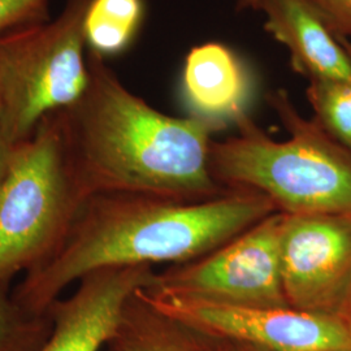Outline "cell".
<instances>
[{"instance_id": "6da1fadb", "label": "cell", "mask_w": 351, "mask_h": 351, "mask_svg": "<svg viewBox=\"0 0 351 351\" xmlns=\"http://www.w3.org/2000/svg\"><path fill=\"white\" fill-rule=\"evenodd\" d=\"M104 60L88 50V88L75 104L55 113L84 201L98 194L207 201L228 193L210 171L219 130L191 116L158 111Z\"/></svg>"}, {"instance_id": "7a4b0ae2", "label": "cell", "mask_w": 351, "mask_h": 351, "mask_svg": "<svg viewBox=\"0 0 351 351\" xmlns=\"http://www.w3.org/2000/svg\"><path fill=\"white\" fill-rule=\"evenodd\" d=\"M278 213L262 194L229 190L207 201L139 194L86 198L56 252L13 289L27 313L46 315L72 282L108 267L186 263Z\"/></svg>"}, {"instance_id": "3957f363", "label": "cell", "mask_w": 351, "mask_h": 351, "mask_svg": "<svg viewBox=\"0 0 351 351\" xmlns=\"http://www.w3.org/2000/svg\"><path fill=\"white\" fill-rule=\"evenodd\" d=\"M288 132L276 141L250 114L236 123L237 133L213 139L210 171L228 190L262 194L285 215L351 213V152L314 116H302L287 90L265 97Z\"/></svg>"}, {"instance_id": "277c9868", "label": "cell", "mask_w": 351, "mask_h": 351, "mask_svg": "<svg viewBox=\"0 0 351 351\" xmlns=\"http://www.w3.org/2000/svg\"><path fill=\"white\" fill-rule=\"evenodd\" d=\"M82 203L52 113L13 146L0 189V281L11 282L50 259Z\"/></svg>"}, {"instance_id": "5b68a950", "label": "cell", "mask_w": 351, "mask_h": 351, "mask_svg": "<svg viewBox=\"0 0 351 351\" xmlns=\"http://www.w3.org/2000/svg\"><path fill=\"white\" fill-rule=\"evenodd\" d=\"M91 0H66L55 19L0 38V124L12 145L75 104L88 85L85 17Z\"/></svg>"}, {"instance_id": "8992f818", "label": "cell", "mask_w": 351, "mask_h": 351, "mask_svg": "<svg viewBox=\"0 0 351 351\" xmlns=\"http://www.w3.org/2000/svg\"><path fill=\"white\" fill-rule=\"evenodd\" d=\"M284 221L285 213H274L208 254L155 274L142 289L185 301L290 307L280 259Z\"/></svg>"}, {"instance_id": "52a82bcc", "label": "cell", "mask_w": 351, "mask_h": 351, "mask_svg": "<svg viewBox=\"0 0 351 351\" xmlns=\"http://www.w3.org/2000/svg\"><path fill=\"white\" fill-rule=\"evenodd\" d=\"M139 291L164 314L228 342L267 351L351 350V326L339 315L213 304Z\"/></svg>"}, {"instance_id": "ba28073f", "label": "cell", "mask_w": 351, "mask_h": 351, "mask_svg": "<svg viewBox=\"0 0 351 351\" xmlns=\"http://www.w3.org/2000/svg\"><path fill=\"white\" fill-rule=\"evenodd\" d=\"M280 259L291 308L339 315L351 285V213L285 215Z\"/></svg>"}, {"instance_id": "9c48e42d", "label": "cell", "mask_w": 351, "mask_h": 351, "mask_svg": "<svg viewBox=\"0 0 351 351\" xmlns=\"http://www.w3.org/2000/svg\"><path fill=\"white\" fill-rule=\"evenodd\" d=\"M155 275L152 265H123L94 271L80 280L66 300L47 310L50 337L39 351H101L112 339L124 306Z\"/></svg>"}, {"instance_id": "30bf717a", "label": "cell", "mask_w": 351, "mask_h": 351, "mask_svg": "<svg viewBox=\"0 0 351 351\" xmlns=\"http://www.w3.org/2000/svg\"><path fill=\"white\" fill-rule=\"evenodd\" d=\"M255 81L250 66L224 43L206 42L189 51L181 94L189 116L226 129L249 113Z\"/></svg>"}, {"instance_id": "8fae6325", "label": "cell", "mask_w": 351, "mask_h": 351, "mask_svg": "<svg viewBox=\"0 0 351 351\" xmlns=\"http://www.w3.org/2000/svg\"><path fill=\"white\" fill-rule=\"evenodd\" d=\"M264 29L290 55L308 81H351V58L306 0H262Z\"/></svg>"}, {"instance_id": "7c38bea8", "label": "cell", "mask_w": 351, "mask_h": 351, "mask_svg": "<svg viewBox=\"0 0 351 351\" xmlns=\"http://www.w3.org/2000/svg\"><path fill=\"white\" fill-rule=\"evenodd\" d=\"M108 348L111 351H226L223 339L164 314L139 290L126 302Z\"/></svg>"}, {"instance_id": "4fadbf2b", "label": "cell", "mask_w": 351, "mask_h": 351, "mask_svg": "<svg viewBox=\"0 0 351 351\" xmlns=\"http://www.w3.org/2000/svg\"><path fill=\"white\" fill-rule=\"evenodd\" d=\"M145 0H91L85 17L88 50L101 58L128 50L145 20Z\"/></svg>"}, {"instance_id": "5bb4252c", "label": "cell", "mask_w": 351, "mask_h": 351, "mask_svg": "<svg viewBox=\"0 0 351 351\" xmlns=\"http://www.w3.org/2000/svg\"><path fill=\"white\" fill-rule=\"evenodd\" d=\"M10 285L0 281V351H39L50 337V316L27 313L13 300Z\"/></svg>"}, {"instance_id": "9a60e30c", "label": "cell", "mask_w": 351, "mask_h": 351, "mask_svg": "<svg viewBox=\"0 0 351 351\" xmlns=\"http://www.w3.org/2000/svg\"><path fill=\"white\" fill-rule=\"evenodd\" d=\"M306 95L315 119L351 152V81H308Z\"/></svg>"}, {"instance_id": "2e32d148", "label": "cell", "mask_w": 351, "mask_h": 351, "mask_svg": "<svg viewBox=\"0 0 351 351\" xmlns=\"http://www.w3.org/2000/svg\"><path fill=\"white\" fill-rule=\"evenodd\" d=\"M52 0H0V38L49 20Z\"/></svg>"}, {"instance_id": "e0dca14e", "label": "cell", "mask_w": 351, "mask_h": 351, "mask_svg": "<svg viewBox=\"0 0 351 351\" xmlns=\"http://www.w3.org/2000/svg\"><path fill=\"white\" fill-rule=\"evenodd\" d=\"M336 37L351 42V0H306Z\"/></svg>"}, {"instance_id": "ac0fdd59", "label": "cell", "mask_w": 351, "mask_h": 351, "mask_svg": "<svg viewBox=\"0 0 351 351\" xmlns=\"http://www.w3.org/2000/svg\"><path fill=\"white\" fill-rule=\"evenodd\" d=\"M13 146L10 139L7 138V136L3 132V128L0 124V189L3 185L4 177L7 175V169H8V164L11 159V154H12Z\"/></svg>"}, {"instance_id": "d6986e66", "label": "cell", "mask_w": 351, "mask_h": 351, "mask_svg": "<svg viewBox=\"0 0 351 351\" xmlns=\"http://www.w3.org/2000/svg\"><path fill=\"white\" fill-rule=\"evenodd\" d=\"M339 315L351 326V285L339 307Z\"/></svg>"}, {"instance_id": "ffe728a7", "label": "cell", "mask_w": 351, "mask_h": 351, "mask_svg": "<svg viewBox=\"0 0 351 351\" xmlns=\"http://www.w3.org/2000/svg\"><path fill=\"white\" fill-rule=\"evenodd\" d=\"M224 343H226V351H267L262 350V349H256V348H252V346H247V345H241V343L228 342V341H224Z\"/></svg>"}, {"instance_id": "44dd1931", "label": "cell", "mask_w": 351, "mask_h": 351, "mask_svg": "<svg viewBox=\"0 0 351 351\" xmlns=\"http://www.w3.org/2000/svg\"><path fill=\"white\" fill-rule=\"evenodd\" d=\"M239 10H252L256 11L262 0H234Z\"/></svg>"}, {"instance_id": "7402d4cb", "label": "cell", "mask_w": 351, "mask_h": 351, "mask_svg": "<svg viewBox=\"0 0 351 351\" xmlns=\"http://www.w3.org/2000/svg\"><path fill=\"white\" fill-rule=\"evenodd\" d=\"M336 37V36H335ZM339 39V43L342 45V47L346 50V52L350 55L351 58V42L350 40H346V39H343V38L336 37Z\"/></svg>"}, {"instance_id": "603a6c76", "label": "cell", "mask_w": 351, "mask_h": 351, "mask_svg": "<svg viewBox=\"0 0 351 351\" xmlns=\"http://www.w3.org/2000/svg\"><path fill=\"white\" fill-rule=\"evenodd\" d=\"M110 351H111V350H110Z\"/></svg>"}]
</instances>
